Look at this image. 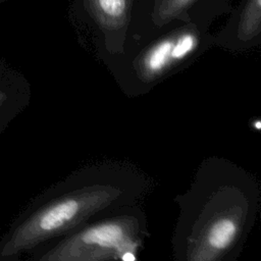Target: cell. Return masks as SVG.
<instances>
[{
    "label": "cell",
    "mask_w": 261,
    "mask_h": 261,
    "mask_svg": "<svg viewBox=\"0 0 261 261\" xmlns=\"http://www.w3.org/2000/svg\"><path fill=\"white\" fill-rule=\"evenodd\" d=\"M29 101L27 80L0 56V136L25 109Z\"/></svg>",
    "instance_id": "cell-4"
},
{
    "label": "cell",
    "mask_w": 261,
    "mask_h": 261,
    "mask_svg": "<svg viewBox=\"0 0 261 261\" xmlns=\"http://www.w3.org/2000/svg\"><path fill=\"white\" fill-rule=\"evenodd\" d=\"M149 237L146 211L134 205L55 238L20 261H139Z\"/></svg>",
    "instance_id": "cell-3"
},
{
    "label": "cell",
    "mask_w": 261,
    "mask_h": 261,
    "mask_svg": "<svg viewBox=\"0 0 261 261\" xmlns=\"http://www.w3.org/2000/svg\"><path fill=\"white\" fill-rule=\"evenodd\" d=\"M152 176L127 160L77 167L36 196L0 234V261H20L41 245L121 208L143 205Z\"/></svg>",
    "instance_id": "cell-1"
},
{
    "label": "cell",
    "mask_w": 261,
    "mask_h": 261,
    "mask_svg": "<svg viewBox=\"0 0 261 261\" xmlns=\"http://www.w3.org/2000/svg\"><path fill=\"white\" fill-rule=\"evenodd\" d=\"M101 9L109 16H119L125 8L124 0H98Z\"/></svg>",
    "instance_id": "cell-7"
},
{
    "label": "cell",
    "mask_w": 261,
    "mask_h": 261,
    "mask_svg": "<svg viewBox=\"0 0 261 261\" xmlns=\"http://www.w3.org/2000/svg\"><path fill=\"white\" fill-rule=\"evenodd\" d=\"M173 202L178 214L172 261H237L259 215L261 182L245 167L213 155L200 162Z\"/></svg>",
    "instance_id": "cell-2"
},
{
    "label": "cell",
    "mask_w": 261,
    "mask_h": 261,
    "mask_svg": "<svg viewBox=\"0 0 261 261\" xmlns=\"http://www.w3.org/2000/svg\"><path fill=\"white\" fill-rule=\"evenodd\" d=\"M195 46V38L194 36L187 34L181 36L175 44L172 45L170 57L173 59H180L189 54Z\"/></svg>",
    "instance_id": "cell-6"
},
{
    "label": "cell",
    "mask_w": 261,
    "mask_h": 261,
    "mask_svg": "<svg viewBox=\"0 0 261 261\" xmlns=\"http://www.w3.org/2000/svg\"><path fill=\"white\" fill-rule=\"evenodd\" d=\"M9 0H0V7L4 4V3H6V2H8Z\"/></svg>",
    "instance_id": "cell-8"
},
{
    "label": "cell",
    "mask_w": 261,
    "mask_h": 261,
    "mask_svg": "<svg viewBox=\"0 0 261 261\" xmlns=\"http://www.w3.org/2000/svg\"><path fill=\"white\" fill-rule=\"evenodd\" d=\"M172 45L173 43L171 41L161 42L149 53L146 59V64L151 72H158L164 67L170 58Z\"/></svg>",
    "instance_id": "cell-5"
}]
</instances>
